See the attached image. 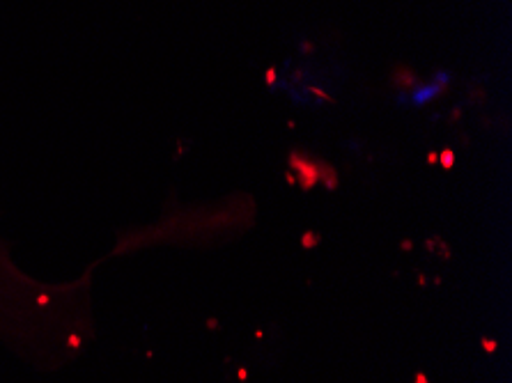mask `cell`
Returning <instances> with one entry per match:
<instances>
[{
  "mask_svg": "<svg viewBox=\"0 0 512 383\" xmlns=\"http://www.w3.org/2000/svg\"><path fill=\"white\" fill-rule=\"evenodd\" d=\"M448 81H451V74L448 72H437L432 81H428V83L418 81L414 88H411V95H409L411 104L418 108L430 104L432 99H437L439 95H444V92L448 90Z\"/></svg>",
  "mask_w": 512,
  "mask_h": 383,
  "instance_id": "cell-1",
  "label": "cell"
},
{
  "mask_svg": "<svg viewBox=\"0 0 512 383\" xmlns=\"http://www.w3.org/2000/svg\"><path fill=\"white\" fill-rule=\"evenodd\" d=\"M441 163L451 166V163H453V152H444V156H441Z\"/></svg>",
  "mask_w": 512,
  "mask_h": 383,
  "instance_id": "cell-3",
  "label": "cell"
},
{
  "mask_svg": "<svg viewBox=\"0 0 512 383\" xmlns=\"http://www.w3.org/2000/svg\"><path fill=\"white\" fill-rule=\"evenodd\" d=\"M5 271H10V267H5V262H3V255H0V303H3V292L7 289V285H5V280H3V273Z\"/></svg>",
  "mask_w": 512,
  "mask_h": 383,
  "instance_id": "cell-2",
  "label": "cell"
},
{
  "mask_svg": "<svg viewBox=\"0 0 512 383\" xmlns=\"http://www.w3.org/2000/svg\"><path fill=\"white\" fill-rule=\"evenodd\" d=\"M267 81H269V85H274V81H276V69H269V72H267Z\"/></svg>",
  "mask_w": 512,
  "mask_h": 383,
  "instance_id": "cell-4",
  "label": "cell"
}]
</instances>
